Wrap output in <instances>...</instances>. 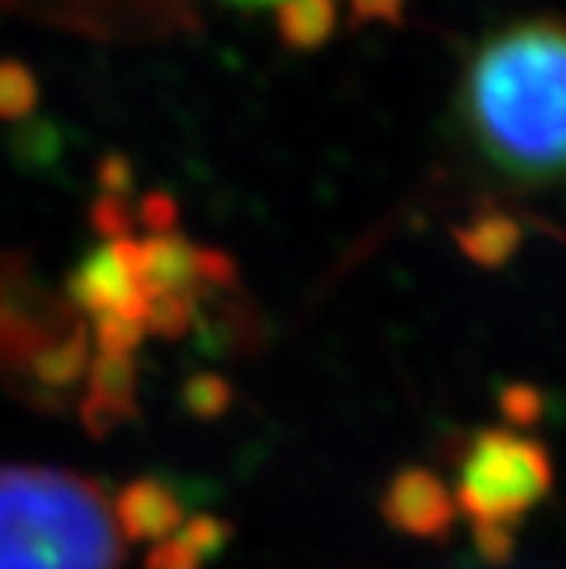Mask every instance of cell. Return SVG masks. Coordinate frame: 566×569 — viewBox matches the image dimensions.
<instances>
[{
  "instance_id": "3957f363",
  "label": "cell",
  "mask_w": 566,
  "mask_h": 569,
  "mask_svg": "<svg viewBox=\"0 0 566 569\" xmlns=\"http://www.w3.org/2000/svg\"><path fill=\"white\" fill-rule=\"evenodd\" d=\"M553 485V463L539 440L516 430H485L460 471L457 501L471 519H508L546 498Z\"/></svg>"
},
{
  "instance_id": "7a4b0ae2",
  "label": "cell",
  "mask_w": 566,
  "mask_h": 569,
  "mask_svg": "<svg viewBox=\"0 0 566 569\" xmlns=\"http://www.w3.org/2000/svg\"><path fill=\"white\" fill-rule=\"evenodd\" d=\"M123 519L96 481L11 463L0 468V569H120Z\"/></svg>"
},
{
  "instance_id": "5b68a950",
  "label": "cell",
  "mask_w": 566,
  "mask_h": 569,
  "mask_svg": "<svg viewBox=\"0 0 566 569\" xmlns=\"http://www.w3.org/2000/svg\"><path fill=\"white\" fill-rule=\"evenodd\" d=\"M229 4L274 11L284 34L304 48L321 44L338 24V0H229Z\"/></svg>"
},
{
  "instance_id": "52a82bcc",
  "label": "cell",
  "mask_w": 566,
  "mask_h": 569,
  "mask_svg": "<svg viewBox=\"0 0 566 569\" xmlns=\"http://www.w3.org/2000/svg\"><path fill=\"white\" fill-rule=\"evenodd\" d=\"M498 406H502V417L508 427H516V430H533L539 420H543V412H546V399L539 389L533 386H505L502 396H498Z\"/></svg>"
},
{
  "instance_id": "6da1fadb",
  "label": "cell",
  "mask_w": 566,
  "mask_h": 569,
  "mask_svg": "<svg viewBox=\"0 0 566 569\" xmlns=\"http://www.w3.org/2000/svg\"><path fill=\"white\" fill-rule=\"evenodd\" d=\"M465 113L505 174H566V24L526 21L488 38L468 69Z\"/></svg>"
},
{
  "instance_id": "277c9868",
  "label": "cell",
  "mask_w": 566,
  "mask_h": 569,
  "mask_svg": "<svg viewBox=\"0 0 566 569\" xmlns=\"http://www.w3.org/2000/svg\"><path fill=\"white\" fill-rule=\"evenodd\" d=\"M383 511L396 529L417 536V539H440L454 526L450 491L440 485V478H434L430 471H420V468H409V471L396 475V481L389 485V491L383 498Z\"/></svg>"
},
{
  "instance_id": "ba28073f",
  "label": "cell",
  "mask_w": 566,
  "mask_h": 569,
  "mask_svg": "<svg viewBox=\"0 0 566 569\" xmlns=\"http://www.w3.org/2000/svg\"><path fill=\"white\" fill-rule=\"evenodd\" d=\"M475 546L485 562L505 566L516 552V522L508 519H475Z\"/></svg>"
},
{
  "instance_id": "8992f818",
  "label": "cell",
  "mask_w": 566,
  "mask_h": 569,
  "mask_svg": "<svg viewBox=\"0 0 566 569\" xmlns=\"http://www.w3.org/2000/svg\"><path fill=\"white\" fill-rule=\"evenodd\" d=\"M457 242L475 263L502 267L512 260V252L519 249L523 229L516 226V219H508L502 212H485V216H475L465 229L457 232Z\"/></svg>"
}]
</instances>
